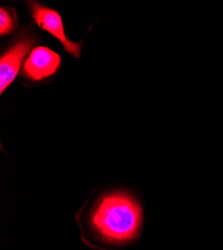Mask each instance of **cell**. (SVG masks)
Returning <instances> with one entry per match:
<instances>
[{"instance_id":"obj_5","label":"cell","mask_w":223,"mask_h":250,"mask_svg":"<svg viewBox=\"0 0 223 250\" xmlns=\"http://www.w3.org/2000/svg\"><path fill=\"white\" fill-rule=\"evenodd\" d=\"M15 29V21L13 15L7 9L0 10V34L1 36L11 33Z\"/></svg>"},{"instance_id":"obj_3","label":"cell","mask_w":223,"mask_h":250,"mask_svg":"<svg viewBox=\"0 0 223 250\" xmlns=\"http://www.w3.org/2000/svg\"><path fill=\"white\" fill-rule=\"evenodd\" d=\"M33 45L29 37L19 39L8 48L0 59V91L3 93L17 76L22 62Z\"/></svg>"},{"instance_id":"obj_4","label":"cell","mask_w":223,"mask_h":250,"mask_svg":"<svg viewBox=\"0 0 223 250\" xmlns=\"http://www.w3.org/2000/svg\"><path fill=\"white\" fill-rule=\"evenodd\" d=\"M60 63L61 58L59 54L47 47L39 46L30 53L22 72L26 78L40 81L53 75L58 70Z\"/></svg>"},{"instance_id":"obj_1","label":"cell","mask_w":223,"mask_h":250,"mask_svg":"<svg viewBox=\"0 0 223 250\" xmlns=\"http://www.w3.org/2000/svg\"><path fill=\"white\" fill-rule=\"evenodd\" d=\"M143 207L135 195L114 189L100 194L81 219V234L85 245L97 250H121L141 234Z\"/></svg>"},{"instance_id":"obj_2","label":"cell","mask_w":223,"mask_h":250,"mask_svg":"<svg viewBox=\"0 0 223 250\" xmlns=\"http://www.w3.org/2000/svg\"><path fill=\"white\" fill-rule=\"evenodd\" d=\"M29 6L31 8V14L34 22L38 25V27L49 32L52 36L57 38L61 42L64 50L67 53H70L74 57L78 58L80 56L81 44L80 42H73V41L67 38L64 31L62 18L59 13L54 9H50L35 2H32L31 4L29 3Z\"/></svg>"}]
</instances>
